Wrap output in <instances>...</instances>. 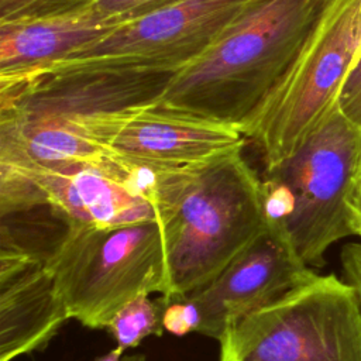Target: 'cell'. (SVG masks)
<instances>
[{"instance_id": "cell-18", "label": "cell", "mask_w": 361, "mask_h": 361, "mask_svg": "<svg viewBox=\"0 0 361 361\" xmlns=\"http://www.w3.org/2000/svg\"><path fill=\"white\" fill-rule=\"evenodd\" d=\"M164 302L162 310V327L173 336H186L188 333L197 331L199 327V310L195 303L183 296L173 298L168 302Z\"/></svg>"}, {"instance_id": "cell-20", "label": "cell", "mask_w": 361, "mask_h": 361, "mask_svg": "<svg viewBox=\"0 0 361 361\" xmlns=\"http://www.w3.org/2000/svg\"><path fill=\"white\" fill-rule=\"evenodd\" d=\"M345 282L354 289L361 305V243L345 244L340 254Z\"/></svg>"}, {"instance_id": "cell-24", "label": "cell", "mask_w": 361, "mask_h": 361, "mask_svg": "<svg viewBox=\"0 0 361 361\" xmlns=\"http://www.w3.org/2000/svg\"><path fill=\"white\" fill-rule=\"evenodd\" d=\"M121 361H147L144 355H123Z\"/></svg>"}, {"instance_id": "cell-5", "label": "cell", "mask_w": 361, "mask_h": 361, "mask_svg": "<svg viewBox=\"0 0 361 361\" xmlns=\"http://www.w3.org/2000/svg\"><path fill=\"white\" fill-rule=\"evenodd\" d=\"M219 343V361H361V305L345 281L316 274Z\"/></svg>"}, {"instance_id": "cell-23", "label": "cell", "mask_w": 361, "mask_h": 361, "mask_svg": "<svg viewBox=\"0 0 361 361\" xmlns=\"http://www.w3.org/2000/svg\"><path fill=\"white\" fill-rule=\"evenodd\" d=\"M355 35L358 41V52L361 51V0H358L357 4V13H355ZM358 55V54H357ZM357 58V56H355Z\"/></svg>"}, {"instance_id": "cell-10", "label": "cell", "mask_w": 361, "mask_h": 361, "mask_svg": "<svg viewBox=\"0 0 361 361\" xmlns=\"http://www.w3.org/2000/svg\"><path fill=\"white\" fill-rule=\"evenodd\" d=\"M90 135L120 158L154 165L186 166L244 145L238 127L161 102L79 120Z\"/></svg>"}, {"instance_id": "cell-11", "label": "cell", "mask_w": 361, "mask_h": 361, "mask_svg": "<svg viewBox=\"0 0 361 361\" xmlns=\"http://www.w3.org/2000/svg\"><path fill=\"white\" fill-rule=\"evenodd\" d=\"M24 180L27 210L49 206L71 224L94 227L158 220L155 206L131 180V164L113 152L102 162H76L55 168L0 164Z\"/></svg>"}, {"instance_id": "cell-1", "label": "cell", "mask_w": 361, "mask_h": 361, "mask_svg": "<svg viewBox=\"0 0 361 361\" xmlns=\"http://www.w3.org/2000/svg\"><path fill=\"white\" fill-rule=\"evenodd\" d=\"M154 206L169 279L165 302L207 285L267 223L262 179L243 147L186 166H159Z\"/></svg>"}, {"instance_id": "cell-25", "label": "cell", "mask_w": 361, "mask_h": 361, "mask_svg": "<svg viewBox=\"0 0 361 361\" xmlns=\"http://www.w3.org/2000/svg\"><path fill=\"white\" fill-rule=\"evenodd\" d=\"M360 188H361V179H360Z\"/></svg>"}, {"instance_id": "cell-13", "label": "cell", "mask_w": 361, "mask_h": 361, "mask_svg": "<svg viewBox=\"0 0 361 361\" xmlns=\"http://www.w3.org/2000/svg\"><path fill=\"white\" fill-rule=\"evenodd\" d=\"M118 25L93 8L69 16L0 23V78L37 72L93 44Z\"/></svg>"}, {"instance_id": "cell-2", "label": "cell", "mask_w": 361, "mask_h": 361, "mask_svg": "<svg viewBox=\"0 0 361 361\" xmlns=\"http://www.w3.org/2000/svg\"><path fill=\"white\" fill-rule=\"evenodd\" d=\"M331 0H250L172 79L162 104L243 128L290 68Z\"/></svg>"}, {"instance_id": "cell-14", "label": "cell", "mask_w": 361, "mask_h": 361, "mask_svg": "<svg viewBox=\"0 0 361 361\" xmlns=\"http://www.w3.org/2000/svg\"><path fill=\"white\" fill-rule=\"evenodd\" d=\"M111 157L80 121L0 110V164L55 168Z\"/></svg>"}, {"instance_id": "cell-21", "label": "cell", "mask_w": 361, "mask_h": 361, "mask_svg": "<svg viewBox=\"0 0 361 361\" xmlns=\"http://www.w3.org/2000/svg\"><path fill=\"white\" fill-rule=\"evenodd\" d=\"M353 212H354V228L355 235L361 238V188H358L354 200H353Z\"/></svg>"}, {"instance_id": "cell-22", "label": "cell", "mask_w": 361, "mask_h": 361, "mask_svg": "<svg viewBox=\"0 0 361 361\" xmlns=\"http://www.w3.org/2000/svg\"><path fill=\"white\" fill-rule=\"evenodd\" d=\"M124 355V351L118 347L110 350L107 354L100 355L96 358V361H121V357Z\"/></svg>"}, {"instance_id": "cell-8", "label": "cell", "mask_w": 361, "mask_h": 361, "mask_svg": "<svg viewBox=\"0 0 361 361\" xmlns=\"http://www.w3.org/2000/svg\"><path fill=\"white\" fill-rule=\"evenodd\" d=\"M248 3L250 0H183L123 23L61 61L179 72L200 58Z\"/></svg>"}, {"instance_id": "cell-17", "label": "cell", "mask_w": 361, "mask_h": 361, "mask_svg": "<svg viewBox=\"0 0 361 361\" xmlns=\"http://www.w3.org/2000/svg\"><path fill=\"white\" fill-rule=\"evenodd\" d=\"M180 1L183 0H99L93 10L107 20L123 24Z\"/></svg>"}, {"instance_id": "cell-4", "label": "cell", "mask_w": 361, "mask_h": 361, "mask_svg": "<svg viewBox=\"0 0 361 361\" xmlns=\"http://www.w3.org/2000/svg\"><path fill=\"white\" fill-rule=\"evenodd\" d=\"M71 319L107 329L142 293L169 296L159 220L111 227L71 224L47 258Z\"/></svg>"}, {"instance_id": "cell-3", "label": "cell", "mask_w": 361, "mask_h": 361, "mask_svg": "<svg viewBox=\"0 0 361 361\" xmlns=\"http://www.w3.org/2000/svg\"><path fill=\"white\" fill-rule=\"evenodd\" d=\"M361 179V127L336 107L283 162L265 171V217L279 221L306 265L355 235L353 200Z\"/></svg>"}, {"instance_id": "cell-6", "label": "cell", "mask_w": 361, "mask_h": 361, "mask_svg": "<svg viewBox=\"0 0 361 361\" xmlns=\"http://www.w3.org/2000/svg\"><path fill=\"white\" fill-rule=\"evenodd\" d=\"M358 0H331L243 135L261 149L265 171L289 158L337 107L344 79L358 54Z\"/></svg>"}, {"instance_id": "cell-9", "label": "cell", "mask_w": 361, "mask_h": 361, "mask_svg": "<svg viewBox=\"0 0 361 361\" xmlns=\"http://www.w3.org/2000/svg\"><path fill=\"white\" fill-rule=\"evenodd\" d=\"M283 226L267 219L264 228L207 285L190 292L199 310V334L216 338L252 312L314 276Z\"/></svg>"}, {"instance_id": "cell-12", "label": "cell", "mask_w": 361, "mask_h": 361, "mask_svg": "<svg viewBox=\"0 0 361 361\" xmlns=\"http://www.w3.org/2000/svg\"><path fill=\"white\" fill-rule=\"evenodd\" d=\"M69 319L47 262L0 247V361L45 348Z\"/></svg>"}, {"instance_id": "cell-7", "label": "cell", "mask_w": 361, "mask_h": 361, "mask_svg": "<svg viewBox=\"0 0 361 361\" xmlns=\"http://www.w3.org/2000/svg\"><path fill=\"white\" fill-rule=\"evenodd\" d=\"M176 71L58 61L37 72L0 78V110L86 120L157 103Z\"/></svg>"}, {"instance_id": "cell-19", "label": "cell", "mask_w": 361, "mask_h": 361, "mask_svg": "<svg viewBox=\"0 0 361 361\" xmlns=\"http://www.w3.org/2000/svg\"><path fill=\"white\" fill-rule=\"evenodd\" d=\"M337 107L350 121L361 127V51L344 79Z\"/></svg>"}, {"instance_id": "cell-16", "label": "cell", "mask_w": 361, "mask_h": 361, "mask_svg": "<svg viewBox=\"0 0 361 361\" xmlns=\"http://www.w3.org/2000/svg\"><path fill=\"white\" fill-rule=\"evenodd\" d=\"M99 0H0V23L83 13Z\"/></svg>"}, {"instance_id": "cell-15", "label": "cell", "mask_w": 361, "mask_h": 361, "mask_svg": "<svg viewBox=\"0 0 361 361\" xmlns=\"http://www.w3.org/2000/svg\"><path fill=\"white\" fill-rule=\"evenodd\" d=\"M162 300H151L148 293H142L126 303L111 319L109 330L116 338L117 347L123 351L137 347L145 337L161 334L162 327Z\"/></svg>"}]
</instances>
